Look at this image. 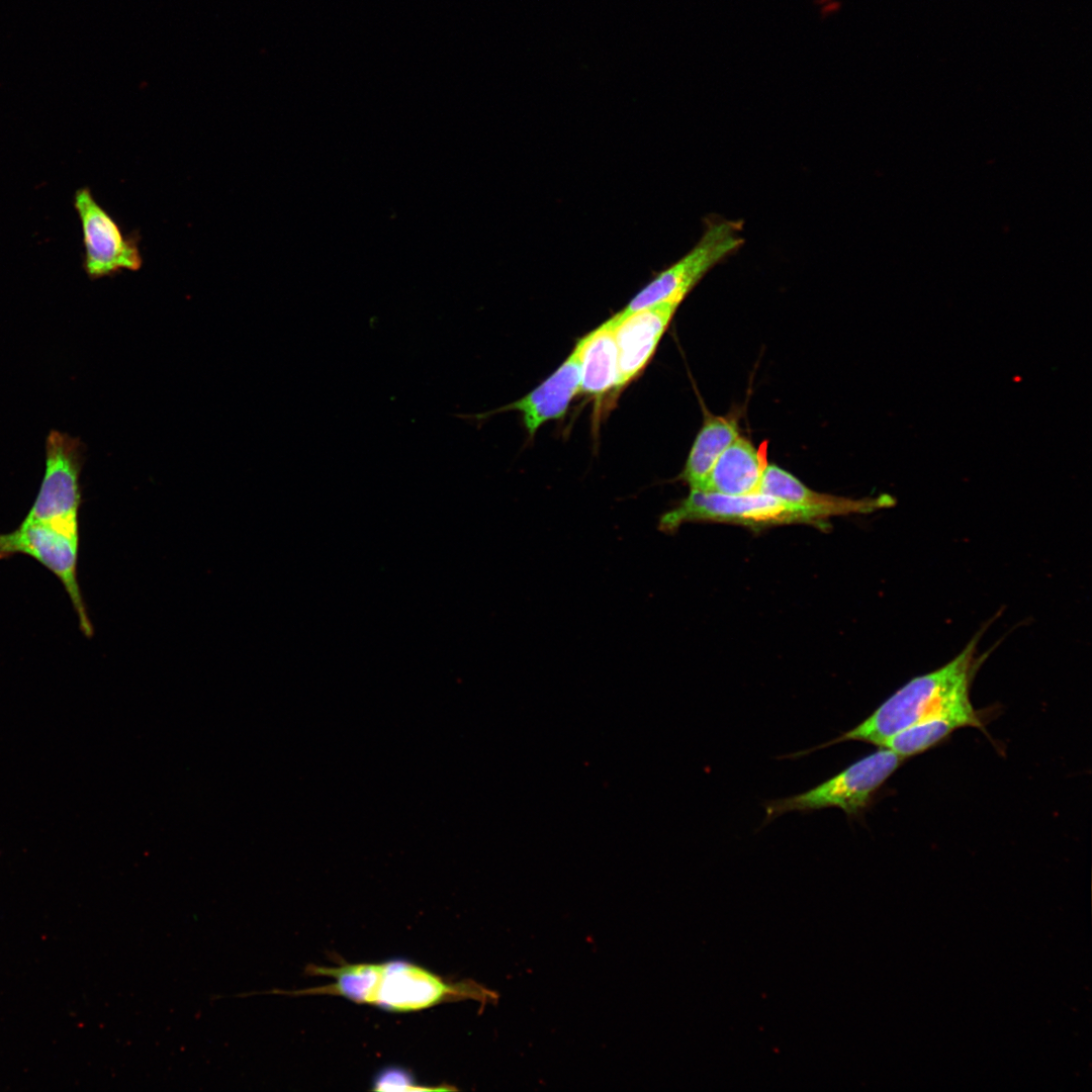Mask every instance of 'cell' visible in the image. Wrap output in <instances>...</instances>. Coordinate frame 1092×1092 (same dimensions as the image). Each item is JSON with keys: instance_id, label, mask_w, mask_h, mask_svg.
I'll return each mask as SVG.
<instances>
[{"instance_id": "cell-14", "label": "cell", "mask_w": 1092, "mask_h": 1092, "mask_svg": "<svg viewBox=\"0 0 1092 1092\" xmlns=\"http://www.w3.org/2000/svg\"><path fill=\"white\" fill-rule=\"evenodd\" d=\"M579 392L602 396L616 388L618 349L614 329L607 322L583 337Z\"/></svg>"}, {"instance_id": "cell-6", "label": "cell", "mask_w": 1092, "mask_h": 1092, "mask_svg": "<svg viewBox=\"0 0 1092 1092\" xmlns=\"http://www.w3.org/2000/svg\"><path fill=\"white\" fill-rule=\"evenodd\" d=\"M82 444L78 438L53 430L46 440L44 475L36 498L24 519L47 524L79 538Z\"/></svg>"}, {"instance_id": "cell-8", "label": "cell", "mask_w": 1092, "mask_h": 1092, "mask_svg": "<svg viewBox=\"0 0 1092 1092\" xmlns=\"http://www.w3.org/2000/svg\"><path fill=\"white\" fill-rule=\"evenodd\" d=\"M74 207L82 229L83 269L89 278L99 279L142 268L139 237L125 236L116 220L97 202L90 188L76 190Z\"/></svg>"}, {"instance_id": "cell-7", "label": "cell", "mask_w": 1092, "mask_h": 1092, "mask_svg": "<svg viewBox=\"0 0 1092 1092\" xmlns=\"http://www.w3.org/2000/svg\"><path fill=\"white\" fill-rule=\"evenodd\" d=\"M78 549L79 538L70 537L47 524L27 519L15 530L0 533V559L25 554L51 570L60 579L70 598L81 631L90 637L93 627L77 579Z\"/></svg>"}, {"instance_id": "cell-4", "label": "cell", "mask_w": 1092, "mask_h": 1092, "mask_svg": "<svg viewBox=\"0 0 1092 1092\" xmlns=\"http://www.w3.org/2000/svg\"><path fill=\"white\" fill-rule=\"evenodd\" d=\"M825 520L818 512L787 504L760 491L726 495L691 489L685 499L660 517L658 527L664 533H672L685 523L699 521L766 527L792 523L819 525Z\"/></svg>"}, {"instance_id": "cell-13", "label": "cell", "mask_w": 1092, "mask_h": 1092, "mask_svg": "<svg viewBox=\"0 0 1092 1092\" xmlns=\"http://www.w3.org/2000/svg\"><path fill=\"white\" fill-rule=\"evenodd\" d=\"M767 464L765 451L739 436L720 455L701 488L696 490L726 495L757 492Z\"/></svg>"}, {"instance_id": "cell-12", "label": "cell", "mask_w": 1092, "mask_h": 1092, "mask_svg": "<svg viewBox=\"0 0 1092 1092\" xmlns=\"http://www.w3.org/2000/svg\"><path fill=\"white\" fill-rule=\"evenodd\" d=\"M787 504L818 512L826 519L832 516L867 513L889 504L888 496L851 499L810 489L785 469L767 464L759 490Z\"/></svg>"}, {"instance_id": "cell-15", "label": "cell", "mask_w": 1092, "mask_h": 1092, "mask_svg": "<svg viewBox=\"0 0 1092 1092\" xmlns=\"http://www.w3.org/2000/svg\"><path fill=\"white\" fill-rule=\"evenodd\" d=\"M739 432L733 420L724 417L706 418L690 450L680 478L691 489H700L713 466Z\"/></svg>"}, {"instance_id": "cell-9", "label": "cell", "mask_w": 1092, "mask_h": 1092, "mask_svg": "<svg viewBox=\"0 0 1092 1092\" xmlns=\"http://www.w3.org/2000/svg\"><path fill=\"white\" fill-rule=\"evenodd\" d=\"M661 302L632 312L615 328L618 349V379L621 388L635 378L653 356L677 306Z\"/></svg>"}, {"instance_id": "cell-10", "label": "cell", "mask_w": 1092, "mask_h": 1092, "mask_svg": "<svg viewBox=\"0 0 1092 1092\" xmlns=\"http://www.w3.org/2000/svg\"><path fill=\"white\" fill-rule=\"evenodd\" d=\"M583 337L567 359L539 386L522 398L494 411H517L530 437L548 421L564 417L572 398L579 392Z\"/></svg>"}, {"instance_id": "cell-11", "label": "cell", "mask_w": 1092, "mask_h": 1092, "mask_svg": "<svg viewBox=\"0 0 1092 1092\" xmlns=\"http://www.w3.org/2000/svg\"><path fill=\"white\" fill-rule=\"evenodd\" d=\"M963 727L984 728L970 700V687L961 690L931 714L891 736L882 747L891 749L904 759L925 751Z\"/></svg>"}, {"instance_id": "cell-16", "label": "cell", "mask_w": 1092, "mask_h": 1092, "mask_svg": "<svg viewBox=\"0 0 1092 1092\" xmlns=\"http://www.w3.org/2000/svg\"><path fill=\"white\" fill-rule=\"evenodd\" d=\"M372 1084V1090L375 1091L456 1090L448 1085L440 1087L422 1086L408 1070L396 1066L380 1070L373 1078Z\"/></svg>"}, {"instance_id": "cell-1", "label": "cell", "mask_w": 1092, "mask_h": 1092, "mask_svg": "<svg viewBox=\"0 0 1092 1092\" xmlns=\"http://www.w3.org/2000/svg\"><path fill=\"white\" fill-rule=\"evenodd\" d=\"M308 975L329 976L327 986L303 989V993L345 997L394 1012H408L439 1003L464 999L483 1004L496 1002L498 995L473 980L452 983L413 963L400 960L380 964H343L337 968L308 965Z\"/></svg>"}, {"instance_id": "cell-5", "label": "cell", "mask_w": 1092, "mask_h": 1092, "mask_svg": "<svg viewBox=\"0 0 1092 1092\" xmlns=\"http://www.w3.org/2000/svg\"><path fill=\"white\" fill-rule=\"evenodd\" d=\"M902 760L891 749L882 747L807 792L765 803V822L791 811L809 812L827 807H838L848 817H856Z\"/></svg>"}, {"instance_id": "cell-3", "label": "cell", "mask_w": 1092, "mask_h": 1092, "mask_svg": "<svg viewBox=\"0 0 1092 1092\" xmlns=\"http://www.w3.org/2000/svg\"><path fill=\"white\" fill-rule=\"evenodd\" d=\"M741 220L712 217L696 245L669 267L656 274L629 302L607 321L615 328L634 311L661 302L680 304L690 291L717 264L735 254L744 244Z\"/></svg>"}, {"instance_id": "cell-2", "label": "cell", "mask_w": 1092, "mask_h": 1092, "mask_svg": "<svg viewBox=\"0 0 1092 1092\" xmlns=\"http://www.w3.org/2000/svg\"><path fill=\"white\" fill-rule=\"evenodd\" d=\"M977 642L978 638H974L957 657L938 669L910 679L856 727L805 752L846 740L882 747L891 736L931 714L971 686L979 663L975 657Z\"/></svg>"}]
</instances>
